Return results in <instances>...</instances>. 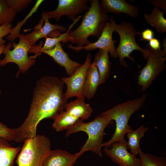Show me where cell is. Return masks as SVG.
Segmentation results:
<instances>
[{
    "instance_id": "cell-1",
    "label": "cell",
    "mask_w": 166,
    "mask_h": 166,
    "mask_svg": "<svg viewBox=\"0 0 166 166\" xmlns=\"http://www.w3.org/2000/svg\"><path fill=\"white\" fill-rule=\"evenodd\" d=\"M64 85L57 77L45 76L37 81L28 115L21 125L14 128L16 142H24L35 137L41 121L45 119H53L65 109L68 103L63 92Z\"/></svg>"
},
{
    "instance_id": "cell-2",
    "label": "cell",
    "mask_w": 166,
    "mask_h": 166,
    "mask_svg": "<svg viewBox=\"0 0 166 166\" xmlns=\"http://www.w3.org/2000/svg\"><path fill=\"white\" fill-rule=\"evenodd\" d=\"M90 6L84 15L81 23L75 30L69 31L70 41L81 48L91 43L88 39L90 36L98 38L109 17L103 10L98 0L89 1Z\"/></svg>"
},
{
    "instance_id": "cell-3",
    "label": "cell",
    "mask_w": 166,
    "mask_h": 166,
    "mask_svg": "<svg viewBox=\"0 0 166 166\" xmlns=\"http://www.w3.org/2000/svg\"><path fill=\"white\" fill-rule=\"evenodd\" d=\"M148 95L145 93L139 98L117 105L100 114L110 121L114 120L116 123L115 129L112 137L107 141L103 143V147L109 148L114 142L126 141L125 135L132 130L128 124L129 119L134 113L143 106Z\"/></svg>"
},
{
    "instance_id": "cell-4",
    "label": "cell",
    "mask_w": 166,
    "mask_h": 166,
    "mask_svg": "<svg viewBox=\"0 0 166 166\" xmlns=\"http://www.w3.org/2000/svg\"><path fill=\"white\" fill-rule=\"evenodd\" d=\"M112 122L113 121L98 115L93 120L87 123H85L83 121L79 119L75 124L68 128L65 134L66 137L79 132H85L88 136L80 151L74 154L75 156L78 158L84 152L91 151L102 157L101 148L103 147L105 130Z\"/></svg>"
},
{
    "instance_id": "cell-5",
    "label": "cell",
    "mask_w": 166,
    "mask_h": 166,
    "mask_svg": "<svg viewBox=\"0 0 166 166\" xmlns=\"http://www.w3.org/2000/svg\"><path fill=\"white\" fill-rule=\"evenodd\" d=\"M50 140L44 135H38L26 140L16 161L18 166H42L51 151Z\"/></svg>"
},
{
    "instance_id": "cell-6",
    "label": "cell",
    "mask_w": 166,
    "mask_h": 166,
    "mask_svg": "<svg viewBox=\"0 0 166 166\" xmlns=\"http://www.w3.org/2000/svg\"><path fill=\"white\" fill-rule=\"evenodd\" d=\"M113 30L117 33L120 36L119 43L116 50L121 65L124 67H128L124 60L125 57L135 63L134 58L130 56V54L135 50L140 51L143 58L145 59L148 53V47L143 49L137 43L135 36L140 33L136 32L132 23L123 21L117 24L114 20Z\"/></svg>"
},
{
    "instance_id": "cell-7",
    "label": "cell",
    "mask_w": 166,
    "mask_h": 166,
    "mask_svg": "<svg viewBox=\"0 0 166 166\" xmlns=\"http://www.w3.org/2000/svg\"><path fill=\"white\" fill-rule=\"evenodd\" d=\"M18 38L19 41L17 44L14 42L8 43L2 52L5 57L0 60V66L1 67L10 63L16 64L19 68L16 76H18L20 73H25L36 62L34 59L31 58L28 55L33 46L29 39L23 34H21Z\"/></svg>"
},
{
    "instance_id": "cell-8",
    "label": "cell",
    "mask_w": 166,
    "mask_h": 166,
    "mask_svg": "<svg viewBox=\"0 0 166 166\" xmlns=\"http://www.w3.org/2000/svg\"><path fill=\"white\" fill-rule=\"evenodd\" d=\"M148 53L145 59L146 64L139 72L138 84L144 91L150 86L154 80L165 69L166 50H154L148 47Z\"/></svg>"
},
{
    "instance_id": "cell-9",
    "label": "cell",
    "mask_w": 166,
    "mask_h": 166,
    "mask_svg": "<svg viewBox=\"0 0 166 166\" xmlns=\"http://www.w3.org/2000/svg\"><path fill=\"white\" fill-rule=\"evenodd\" d=\"M91 53H88L83 65L73 75L69 77L61 78L63 83L66 85V90L65 94L67 100L74 97L85 99L83 95V90L87 73L91 63Z\"/></svg>"
},
{
    "instance_id": "cell-10",
    "label": "cell",
    "mask_w": 166,
    "mask_h": 166,
    "mask_svg": "<svg viewBox=\"0 0 166 166\" xmlns=\"http://www.w3.org/2000/svg\"><path fill=\"white\" fill-rule=\"evenodd\" d=\"M89 0H59L57 8L50 11H43L42 14L49 19H54L58 22L61 17L67 15L69 19L74 21L82 12L87 11Z\"/></svg>"
},
{
    "instance_id": "cell-11",
    "label": "cell",
    "mask_w": 166,
    "mask_h": 166,
    "mask_svg": "<svg viewBox=\"0 0 166 166\" xmlns=\"http://www.w3.org/2000/svg\"><path fill=\"white\" fill-rule=\"evenodd\" d=\"M114 20L112 16L109 18V20L106 23L101 34L95 42L91 43L81 48H77L72 45L71 44H69L68 47L76 52L82 49L87 51L97 49L106 50L110 53L112 57L114 58H117L118 57L114 45L116 42L112 39Z\"/></svg>"
},
{
    "instance_id": "cell-12",
    "label": "cell",
    "mask_w": 166,
    "mask_h": 166,
    "mask_svg": "<svg viewBox=\"0 0 166 166\" xmlns=\"http://www.w3.org/2000/svg\"><path fill=\"white\" fill-rule=\"evenodd\" d=\"M110 148L104 147L105 154L118 166H140L139 158H137L128 150L127 141L116 142Z\"/></svg>"
},
{
    "instance_id": "cell-13",
    "label": "cell",
    "mask_w": 166,
    "mask_h": 166,
    "mask_svg": "<svg viewBox=\"0 0 166 166\" xmlns=\"http://www.w3.org/2000/svg\"><path fill=\"white\" fill-rule=\"evenodd\" d=\"M41 16L42 18L39 24L33 28L35 29L34 31L25 35L33 45L41 38L44 37L56 38L61 34V32L67 31V30L63 26L51 24L49 18L43 14H41Z\"/></svg>"
},
{
    "instance_id": "cell-14",
    "label": "cell",
    "mask_w": 166,
    "mask_h": 166,
    "mask_svg": "<svg viewBox=\"0 0 166 166\" xmlns=\"http://www.w3.org/2000/svg\"><path fill=\"white\" fill-rule=\"evenodd\" d=\"M42 53L51 57L57 64L64 67L69 76L73 75L82 65L69 58L68 54L63 49L61 42L56 44L53 49L44 50Z\"/></svg>"
},
{
    "instance_id": "cell-15",
    "label": "cell",
    "mask_w": 166,
    "mask_h": 166,
    "mask_svg": "<svg viewBox=\"0 0 166 166\" xmlns=\"http://www.w3.org/2000/svg\"><path fill=\"white\" fill-rule=\"evenodd\" d=\"M100 5L106 13H113L116 14L124 13L133 18L139 15V9L136 6L128 3L124 0H101Z\"/></svg>"
},
{
    "instance_id": "cell-16",
    "label": "cell",
    "mask_w": 166,
    "mask_h": 166,
    "mask_svg": "<svg viewBox=\"0 0 166 166\" xmlns=\"http://www.w3.org/2000/svg\"><path fill=\"white\" fill-rule=\"evenodd\" d=\"M78 158L74 154L65 150H51L44 161L42 166H74Z\"/></svg>"
},
{
    "instance_id": "cell-17",
    "label": "cell",
    "mask_w": 166,
    "mask_h": 166,
    "mask_svg": "<svg viewBox=\"0 0 166 166\" xmlns=\"http://www.w3.org/2000/svg\"><path fill=\"white\" fill-rule=\"evenodd\" d=\"M81 16H79L73 21V23L69 27L68 30L66 33L61 34L56 38L46 37L45 41L43 46L42 47L43 43L41 42L39 45L37 46L33 45L30 49L29 53H34L35 54L34 56H31L30 57L32 59L36 58L37 57L40 55L42 51L45 50H50L53 49L56 44L61 42L64 43L70 42V38L68 33L71 28L78 21Z\"/></svg>"
},
{
    "instance_id": "cell-18",
    "label": "cell",
    "mask_w": 166,
    "mask_h": 166,
    "mask_svg": "<svg viewBox=\"0 0 166 166\" xmlns=\"http://www.w3.org/2000/svg\"><path fill=\"white\" fill-rule=\"evenodd\" d=\"M82 98H77L68 103L65 111L79 119L82 121L88 119L91 116L93 109Z\"/></svg>"
},
{
    "instance_id": "cell-19",
    "label": "cell",
    "mask_w": 166,
    "mask_h": 166,
    "mask_svg": "<svg viewBox=\"0 0 166 166\" xmlns=\"http://www.w3.org/2000/svg\"><path fill=\"white\" fill-rule=\"evenodd\" d=\"M100 77L97 67L91 64L87 71L83 90L84 97L90 99L95 95L98 86L100 85Z\"/></svg>"
},
{
    "instance_id": "cell-20",
    "label": "cell",
    "mask_w": 166,
    "mask_h": 166,
    "mask_svg": "<svg viewBox=\"0 0 166 166\" xmlns=\"http://www.w3.org/2000/svg\"><path fill=\"white\" fill-rule=\"evenodd\" d=\"M109 52L106 50L99 49L96 53L93 62L91 64L96 66L100 77V84L104 83L110 73L111 63Z\"/></svg>"
},
{
    "instance_id": "cell-21",
    "label": "cell",
    "mask_w": 166,
    "mask_h": 166,
    "mask_svg": "<svg viewBox=\"0 0 166 166\" xmlns=\"http://www.w3.org/2000/svg\"><path fill=\"white\" fill-rule=\"evenodd\" d=\"M20 149V146L12 147L8 140L0 137V166H13Z\"/></svg>"
},
{
    "instance_id": "cell-22",
    "label": "cell",
    "mask_w": 166,
    "mask_h": 166,
    "mask_svg": "<svg viewBox=\"0 0 166 166\" xmlns=\"http://www.w3.org/2000/svg\"><path fill=\"white\" fill-rule=\"evenodd\" d=\"M164 13L155 6L150 14L144 13V17L147 23L155 28L157 32L164 33L166 32V20L164 17Z\"/></svg>"
},
{
    "instance_id": "cell-23",
    "label": "cell",
    "mask_w": 166,
    "mask_h": 166,
    "mask_svg": "<svg viewBox=\"0 0 166 166\" xmlns=\"http://www.w3.org/2000/svg\"><path fill=\"white\" fill-rule=\"evenodd\" d=\"M148 129V127H144V125H142L136 129H132L126 134L128 139V148L129 149L131 153L136 156L138 154L140 149V140L144 137Z\"/></svg>"
},
{
    "instance_id": "cell-24",
    "label": "cell",
    "mask_w": 166,
    "mask_h": 166,
    "mask_svg": "<svg viewBox=\"0 0 166 166\" xmlns=\"http://www.w3.org/2000/svg\"><path fill=\"white\" fill-rule=\"evenodd\" d=\"M52 126L57 132L67 129L75 124L79 120L65 110L61 111L53 119Z\"/></svg>"
},
{
    "instance_id": "cell-25",
    "label": "cell",
    "mask_w": 166,
    "mask_h": 166,
    "mask_svg": "<svg viewBox=\"0 0 166 166\" xmlns=\"http://www.w3.org/2000/svg\"><path fill=\"white\" fill-rule=\"evenodd\" d=\"M138 155L140 161V166H166V159L164 156L145 153L141 149Z\"/></svg>"
},
{
    "instance_id": "cell-26",
    "label": "cell",
    "mask_w": 166,
    "mask_h": 166,
    "mask_svg": "<svg viewBox=\"0 0 166 166\" xmlns=\"http://www.w3.org/2000/svg\"><path fill=\"white\" fill-rule=\"evenodd\" d=\"M17 14L8 7L6 0H0V26L11 23L14 20Z\"/></svg>"
},
{
    "instance_id": "cell-27",
    "label": "cell",
    "mask_w": 166,
    "mask_h": 166,
    "mask_svg": "<svg viewBox=\"0 0 166 166\" xmlns=\"http://www.w3.org/2000/svg\"><path fill=\"white\" fill-rule=\"evenodd\" d=\"M32 1V0H6L8 7L17 13L25 10Z\"/></svg>"
},
{
    "instance_id": "cell-28",
    "label": "cell",
    "mask_w": 166,
    "mask_h": 166,
    "mask_svg": "<svg viewBox=\"0 0 166 166\" xmlns=\"http://www.w3.org/2000/svg\"><path fill=\"white\" fill-rule=\"evenodd\" d=\"M15 129L8 128L6 125L0 122V137L8 141L14 140Z\"/></svg>"
},
{
    "instance_id": "cell-29",
    "label": "cell",
    "mask_w": 166,
    "mask_h": 166,
    "mask_svg": "<svg viewBox=\"0 0 166 166\" xmlns=\"http://www.w3.org/2000/svg\"><path fill=\"white\" fill-rule=\"evenodd\" d=\"M11 23H8L0 26V46L5 44L6 41L4 37L9 34L12 28Z\"/></svg>"
},
{
    "instance_id": "cell-30",
    "label": "cell",
    "mask_w": 166,
    "mask_h": 166,
    "mask_svg": "<svg viewBox=\"0 0 166 166\" xmlns=\"http://www.w3.org/2000/svg\"><path fill=\"white\" fill-rule=\"evenodd\" d=\"M141 38L142 40L149 41L154 38V32L152 30L147 29L143 30L141 33Z\"/></svg>"
},
{
    "instance_id": "cell-31",
    "label": "cell",
    "mask_w": 166,
    "mask_h": 166,
    "mask_svg": "<svg viewBox=\"0 0 166 166\" xmlns=\"http://www.w3.org/2000/svg\"><path fill=\"white\" fill-rule=\"evenodd\" d=\"M149 2L151 4L159 8H160L162 9L163 11H166V0H149Z\"/></svg>"
},
{
    "instance_id": "cell-32",
    "label": "cell",
    "mask_w": 166,
    "mask_h": 166,
    "mask_svg": "<svg viewBox=\"0 0 166 166\" xmlns=\"http://www.w3.org/2000/svg\"><path fill=\"white\" fill-rule=\"evenodd\" d=\"M149 45L151 49L158 50L160 49V43L158 39L153 38L149 41Z\"/></svg>"
},
{
    "instance_id": "cell-33",
    "label": "cell",
    "mask_w": 166,
    "mask_h": 166,
    "mask_svg": "<svg viewBox=\"0 0 166 166\" xmlns=\"http://www.w3.org/2000/svg\"><path fill=\"white\" fill-rule=\"evenodd\" d=\"M6 46L5 44L0 46V55L2 53Z\"/></svg>"
},
{
    "instance_id": "cell-34",
    "label": "cell",
    "mask_w": 166,
    "mask_h": 166,
    "mask_svg": "<svg viewBox=\"0 0 166 166\" xmlns=\"http://www.w3.org/2000/svg\"><path fill=\"white\" fill-rule=\"evenodd\" d=\"M2 93V91L1 90H0V96Z\"/></svg>"
}]
</instances>
